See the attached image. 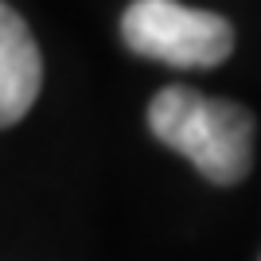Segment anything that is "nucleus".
I'll return each instance as SVG.
<instances>
[{
    "label": "nucleus",
    "mask_w": 261,
    "mask_h": 261,
    "mask_svg": "<svg viewBox=\"0 0 261 261\" xmlns=\"http://www.w3.org/2000/svg\"><path fill=\"white\" fill-rule=\"evenodd\" d=\"M43 86V55L32 28L0 0V129L28 117Z\"/></svg>",
    "instance_id": "nucleus-3"
},
{
    "label": "nucleus",
    "mask_w": 261,
    "mask_h": 261,
    "mask_svg": "<svg viewBox=\"0 0 261 261\" xmlns=\"http://www.w3.org/2000/svg\"><path fill=\"white\" fill-rule=\"evenodd\" d=\"M148 129L218 187L242 184L250 175L253 113L238 101L207 98L191 86H168L148 106Z\"/></svg>",
    "instance_id": "nucleus-1"
},
{
    "label": "nucleus",
    "mask_w": 261,
    "mask_h": 261,
    "mask_svg": "<svg viewBox=\"0 0 261 261\" xmlns=\"http://www.w3.org/2000/svg\"><path fill=\"white\" fill-rule=\"evenodd\" d=\"M121 39L133 55L168 66H218L234 51L226 16L179 0H133L121 16Z\"/></svg>",
    "instance_id": "nucleus-2"
}]
</instances>
